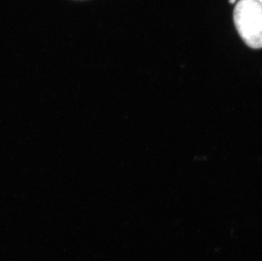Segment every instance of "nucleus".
I'll list each match as a JSON object with an SVG mask.
<instances>
[{
	"label": "nucleus",
	"mask_w": 262,
	"mask_h": 261,
	"mask_svg": "<svg viewBox=\"0 0 262 261\" xmlns=\"http://www.w3.org/2000/svg\"><path fill=\"white\" fill-rule=\"evenodd\" d=\"M235 2V0H230L231 4H233Z\"/></svg>",
	"instance_id": "f03ea898"
},
{
	"label": "nucleus",
	"mask_w": 262,
	"mask_h": 261,
	"mask_svg": "<svg viewBox=\"0 0 262 261\" xmlns=\"http://www.w3.org/2000/svg\"><path fill=\"white\" fill-rule=\"evenodd\" d=\"M258 2H260V4H262V0H257Z\"/></svg>",
	"instance_id": "7ed1b4c3"
},
{
	"label": "nucleus",
	"mask_w": 262,
	"mask_h": 261,
	"mask_svg": "<svg viewBox=\"0 0 262 261\" xmlns=\"http://www.w3.org/2000/svg\"><path fill=\"white\" fill-rule=\"evenodd\" d=\"M237 32L252 49L262 48V4L257 0H240L233 12Z\"/></svg>",
	"instance_id": "f257e3e1"
}]
</instances>
